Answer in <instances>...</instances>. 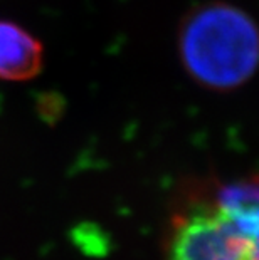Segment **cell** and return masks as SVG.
I'll return each instance as SVG.
<instances>
[{"instance_id":"cell-3","label":"cell","mask_w":259,"mask_h":260,"mask_svg":"<svg viewBox=\"0 0 259 260\" xmlns=\"http://www.w3.org/2000/svg\"><path fill=\"white\" fill-rule=\"evenodd\" d=\"M44 47L29 30L0 19V81L25 82L42 71Z\"/></svg>"},{"instance_id":"cell-2","label":"cell","mask_w":259,"mask_h":260,"mask_svg":"<svg viewBox=\"0 0 259 260\" xmlns=\"http://www.w3.org/2000/svg\"><path fill=\"white\" fill-rule=\"evenodd\" d=\"M179 57L190 79L204 89H239L257 69L256 22L233 4L211 2L197 7L180 24Z\"/></svg>"},{"instance_id":"cell-1","label":"cell","mask_w":259,"mask_h":260,"mask_svg":"<svg viewBox=\"0 0 259 260\" xmlns=\"http://www.w3.org/2000/svg\"><path fill=\"white\" fill-rule=\"evenodd\" d=\"M257 180H192L179 188L162 260H259Z\"/></svg>"}]
</instances>
